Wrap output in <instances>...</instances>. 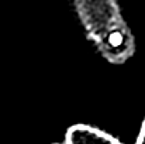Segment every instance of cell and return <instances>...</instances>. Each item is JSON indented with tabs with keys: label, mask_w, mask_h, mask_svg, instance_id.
<instances>
[{
	"label": "cell",
	"mask_w": 145,
	"mask_h": 144,
	"mask_svg": "<svg viewBox=\"0 0 145 144\" xmlns=\"http://www.w3.org/2000/svg\"><path fill=\"white\" fill-rule=\"evenodd\" d=\"M88 37L111 64H123L134 54V37L116 0H73Z\"/></svg>",
	"instance_id": "cell-1"
},
{
	"label": "cell",
	"mask_w": 145,
	"mask_h": 144,
	"mask_svg": "<svg viewBox=\"0 0 145 144\" xmlns=\"http://www.w3.org/2000/svg\"><path fill=\"white\" fill-rule=\"evenodd\" d=\"M54 144H58V143H54Z\"/></svg>",
	"instance_id": "cell-4"
},
{
	"label": "cell",
	"mask_w": 145,
	"mask_h": 144,
	"mask_svg": "<svg viewBox=\"0 0 145 144\" xmlns=\"http://www.w3.org/2000/svg\"><path fill=\"white\" fill-rule=\"evenodd\" d=\"M65 144H123L106 132L88 126L75 124L68 129Z\"/></svg>",
	"instance_id": "cell-2"
},
{
	"label": "cell",
	"mask_w": 145,
	"mask_h": 144,
	"mask_svg": "<svg viewBox=\"0 0 145 144\" xmlns=\"http://www.w3.org/2000/svg\"><path fill=\"white\" fill-rule=\"evenodd\" d=\"M135 144H145V119H144V123L141 126V130H140V136L137 139V143Z\"/></svg>",
	"instance_id": "cell-3"
}]
</instances>
